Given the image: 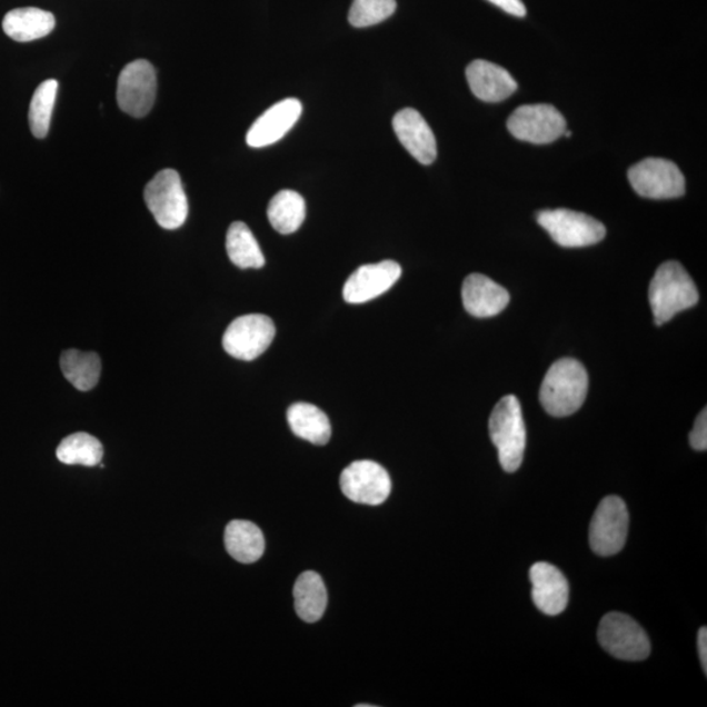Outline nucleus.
<instances>
[{"mask_svg":"<svg viewBox=\"0 0 707 707\" xmlns=\"http://www.w3.org/2000/svg\"><path fill=\"white\" fill-rule=\"evenodd\" d=\"M492 445L498 449L500 466L514 474L525 458L527 432L521 405L517 396L508 395L496 405L489 419Z\"/></svg>","mask_w":707,"mask_h":707,"instance_id":"obj_3","label":"nucleus"},{"mask_svg":"<svg viewBox=\"0 0 707 707\" xmlns=\"http://www.w3.org/2000/svg\"><path fill=\"white\" fill-rule=\"evenodd\" d=\"M697 646H698L699 660H701V666L706 675L707 674V630L705 626L698 631Z\"/></svg>","mask_w":707,"mask_h":707,"instance_id":"obj_31","label":"nucleus"},{"mask_svg":"<svg viewBox=\"0 0 707 707\" xmlns=\"http://www.w3.org/2000/svg\"><path fill=\"white\" fill-rule=\"evenodd\" d=\"M535 606L548 616L562 614L569 603V584L561 570L547 562H537L529 570Z\"/></svg>","mask_w":707,"mask_h":707,"instance_id":"obj_16","label":"nucleus"},{"mask_svg":"<svg viewBox=\"0 0 707 707\" xmlns=\"http://www.w3.org/2000/svg\"><path fill=\"white\" fill-rule=\"evenodd\" d=\"M588 392V374L576 359L564 358L551 365L542 380L540 402L554 417L574 415L585 404Z\"/></svg>","mask_w":707,"mask_h":707,"instance_id":"obj_1","label":"nucleus"},{"mask_svg":"<svg viewBox=\"0 0 707 707\" xmlns=\"http://www.w3.org/2000/svg\"><path fill=\"white\" fill-rule=\"evenodd\" d=\"M564 136H565V137H567V138H570L572 135H571V131H570V130H566V131L564 132Z\"/></svg>","mask_w":707,"mask_h":707,"instance_id":"obj_32","label":"nucleus"},{"mask_svg":"<svg viewBox=\"0 0 707 707\" xmlns=\"http://www.w3.org/2000/svg\"><path fill=\"white\" fill-rule=\"evenodd\" d=\"M226 248L231 262L240 269H261L265 265L259 242L246 223L235 222L228 228Z\"/></svg>","mask_w":707,"mask_h":707,"instance_id":"obj_24","label":"nucleus"},{"mask_svg":"<svg viewBox=\"0 0 707 707\" xmlns=\"http://www.w3.org/2000/svg\"><path fill=\"white\" fill-rule=\"evenodd\" d=\"M287 421L292 432L300 439L316 446L327 445L331 437V426L326 412L312 404L298 402L287 410Z\"/></svg>","mask_w":707,"mask_h":707,"instance_id":"obj_21","label":"nucleus"},{"mask_svg":"<svg viewBox=\"0 0 707 707\" xmlns=\"http://www.w3.org/2000/svg\"><path fill=\"white\" fill-rule=\"evenodd\" d=\"M402 269L395 261L364 265L349 277L343 286V299L350 305L367 303L399 281Z\"/></svg>","mask_w":707,"mask_h":707,"instance_id":"obj_13","label":"nucleus"},{"mask_svg":"<svg viewBox=\"0 0 707 707\" xmlns=\"http://www.w3.org/2000/svg\"><path fill=\"white\" fill-rule=\"evenodd\" d=\"M158 80L153 66L145 59L125 66L118 78L117 102L122 112L142 118L150 113L157 99Z\"/></svg>","mask_w":707,"mask_h":707,"instance_id":"obj_9","label":"nucleus"},{"mask_svg":"<svg viewBox=\"0 0 707 707\" xmlns=\"http://www.w3.org/2000/svg\"><path fill=\"white\" fill-rule=\"evenodd\" d=\"M268 218L277 232H297L306 219L305 198L293 190L279 191L269 203Z\"/></svg>","mask_w":707,"mask_h":707,"instance_id":"obj_23","label":"nucleus"},{"mask_svg":"<svg viewBox=\"0 0 707 707\" xmlns=\"http://www.w3.org/2000/svg\"><path fill=\"white\" fill-rule=\"evenodd\" d=\"M145 201L155 220L165 230H177L187 222L188 198L181 177L173 169L160 171L147 183Z\"/></svg>","mask_w":707,"mask_h":707,"instance_id":"obj_4","label":"nucleus"},{"mask_svg":"<svg viewBox=\"0 0 707 707\" xmlns=\"http://www.w3.org/2000/svg\"><path fill=\"white\" fill-rule=\"evenodd\" d=\"M537 223L550 235L559 247L581 248L598 245L606 238V227L587 213L567 210H544L537 213Z\"/></svg>","mask_w":707,"mask_h":707,"instance_id":"obj_5","label":"nucleus"},{"mask_svg":"<svg viewBox=\"0 0 707 707\" xmlns=\"http://www.w3.org/2000/svg\"><path fill=\"white\" fill-rule=\"evenodd\" d=\"M225 544L228 555L240 564H255L265 551L261 529L247 520H232L226 527Z\"/></svg>","mask_w":707,"mask_h":707,"instance_id":"obj_20","label":"nucleus"},{"mask_svg":"<svg viewBox=\"0 0 707 707\" xmlns=\"http://www.w3.org/2000/svg\"><path fill=\"white\" fill-rule=\"evenodd\" d=\"M56 28L54 14L34 7L12 10L3 19V31L18 42H31L47 37Z\"/></svg>","mask_w":707,"mask_h":707,"instance_id":"obj_19","label":"nucleus"},{"mask_svg":"<svg viewBox=\"0 0 707 707\" xmlns=\"http://www.w3.org/2000/svg\"><path fill=\"white\" fill-rule=\"evenodd\" d=\"M276 337L275 322L268 316H241L230 323L223 336V349L240 360H255L269 349Z\"/></svg>","mask_w":707,"mask_h":707,"instance_id":"obj_11","label":"nucleus"},{"mask_svg":"<svg viewBox=\"0 0 707 707\" xmlns=\"http://www.w3.org/2000/svg\"><path fill=\"white\" fill-rule=\"evenodd\" d=\"M507 129L519 141L548 145L564 136L566 120L554 106H522L508 118Z\"/></svg>","mask_w":707,"mask_h":707,"instance_id":"obj_10","label":"nucleus"},{"mask_svg":"<svg viewBox=\"0 0 707 707\" xmlns=\"http://www.w3.org/2000/svg\"><path fill=\"white\" fill-rule=\"evenodd\" d=\"M462 303L466 311L478 319L492 318L510 303V293L489 277L470 275L462 283Z\"/></svg>","mask_w":707,"mask_h":707,"instance_id":"obj_17","label":"nucleus"},{"mask_svg":"<svg viewBox=\"0 0 707 707\" xmlns=\"http://www.w3.org/2000/svg\"><path fill=\"white\" fill-rule=\"evenodd\" d=\"M104 449L100 440L87 432H77L64 438L57 448V458L68 466L96 467L102 460Z\"/></svg>","mask_w":707,"mask_h":707,"instance_id":"obj_26","label":"nucleus"},{"mask_svg":"<svg viewBox=\"0 0 707 707\" xmlns=\"http://www.w3.org/2000/svg\"><path fill=\"white\" fill-rule=\"evenodd\" d=\"M467 80L476 98L486 102L504 101L518 90L510 72L484 59H476L468 66Z\"/></svg>","mask_w":707,"mask_h":707,"instance_id":"obj_18","label":"nucleus"},{"mask_svg":"<svg viewBox=\"0 0 707 707\" xmlns=\"http://www.w3.org/2000/svg\"><path fill=\"white\" fill-rule=\"evenodd\" d=\"M293 600L301 620L312 624L322 618L328 606V594L318 572L300 574L293 587Z\"/></svg>","mask_w":707,"mask_h":707,"instance_id":"obj_22","label":"nucleus"},{"mask_svg":"<svg viewBox=\"0 0 707 707\" xmlns=\"http://www.w3.org/2000/svg\"><path fill=\"white\" fill-rule=\"evenodd\" d=\"M489 2L514 17L525 18L527 14L526 6L521 0H489Z\"/></svg>","mask_w":707,"mask_h":707,"instance_id":"obj_30","label":"nucleus"},{"mask_svg":"<svg viewBox=\"0 0 707 707\" xmlns=\"http://www.w3.org/2000/svg\"><path fill=\"white\" fill-rule=\"evenodd\" d=\"M598 639L613 657L628 661L645 660L651 653L650 639L628 615L613 613L601 618Z\"/></svg>","mask_w":707,"mask_h":707,"instance_id":"obj_6","label":"nucleus"},{"mask_svg":"<svg viewBox=\"0 0 707 707\" xmlns=\"http://www.w3.org/2000/svg\"><path fill=\"white\" fill-rule=\"evenodd\" d=\"M690 446L696 449V451H706L707 448V410L704 409L699 412V416L696 419L694 430H691L689 436Z\"/></svg>","mask_w":707,"mask_h":707,"instance_id":"obj_29","label":"nucleus"},{"mask_svg":"<svg viewBox=\"0 0 707 707\" xmlns=\"http://www.w3.org/2000/svg\"><path fill=\"white\" fill-rule=\"evenodd\" d=\"M628 179L636 193L650 200H674L685 195L684 175L674 161L648 158L633 166Z\"/></svg>","mask_w":707,"mask_h":707,"instance_id":"obj_7","label":"nucleus"},{"mask_svg":"<svg viewBox=\"0 0 707 707\" xmlns=\"http://www.w3.org/2000/svg\"><path fill=\"white\" fill-rule=\"evenodd\" d=\"M58 82L49 79L34 91L31 107H29V127L36 138L43 139L50 129L51 114L56 104Z\"/></svg>","mask_w":707,"mask_h":707,"instance_id":"obj_27","label":"nucleus"},{"mask_svg":"<svg viewBox=\"0 0 707 707\" xmlns=\"http://www.w3.org/2000/svg\"><path fill=\"white\" fill-rule=\"evenodd\" d=\"M394 130L405 149L419 163L430 166L437 159L436 136L418 110L407 108L396 113Z\"/></svg>","mask_w":707,"mask_h":707,"instance_id":"obj_15","label":"nucleus"},{"mask_svg":"<svg viewBox=\"0 0 707 707\" xmlns=\"http://www.w3.org/2000/svg\"><path fill=\"white\" fill-rule=\"evenodd\" d=\"M396 9V0H354L349 23L356 28L377 26L392 17Z\"/></svg>","mask_w":707,"mask_h":707,"instance_id":"obj_28","label":"nucleus"},{"mask_svg":"<svg viewBox=\"0 0 707 707\" xmlns=\"http://www.w3.org/2000/svg\"><path fill=\"white\" fill-rule=\"evenodd\" d=\"M61 368L64 378L83 392L93 389L100 380L101 360L96 352L66 350L61 356Z\"/></svg>","mask_w":707,"mask_h":707,"instance_id":"obj_25","label":"nucleus"},{"mask_svg":"<svg viewBox=\"0 0 707 707\" xmlns=\"http://www.w3.org/2000/svg\"><path fill=\"white\" fill-rule=\"evenodd\" d=\"M303 106L298 99H285L277 102L257 118L247 135V143L252 149H262L281 141L293 125L298 122Z\"/></svg>","mask_w":707,"mask_h":707,"instance_id":"obj_14","label":"nucleus"},{"mask_svg":"<svg viewBox=\"0 0 707 707\" xmlns=\"http://www.w3.org/2000/svg\"><path fill=\"white\" fill-rule=\"evenodd\" d=\"M629 530V512L620 497L604 498L589 526V544L596 555L615 556L625 547Z\"/></svg>","mask_w":707,"mask_h":707,"instance_id":"obj_8","label":"nucleus"},{"mask_svg":"<svg viewBox=\"0 0 707 707\" xmlns=\"http://www.w3.org/2000/svg\"><path fill=\"white\" fill-rule=\"evenodd\" d=\"M340 485L346 498L368 506L385 504L392 490L388 471L371 460L351 462L343 469Z\"/></svg>","mask_w":707,"mask_h":707,"instance_id":"obj_12","label":"nucleus"},{"mask_svg":"<svg viewBox=\"0 0 707 707\" xmlns=\"http://www.w3.org/2000/svg\"><path fill=\"white\" fill-rule=\"evenodd\" d=\"M699 295L694 279L683 265L668 261L655 271L650 287H648V300L657 326L671 320L675 315L698 303Z\"/></svg>","mask_w":707,"mask_h":707,"instance_id":"obj_2","label":"nucleus"}]
</instances>
